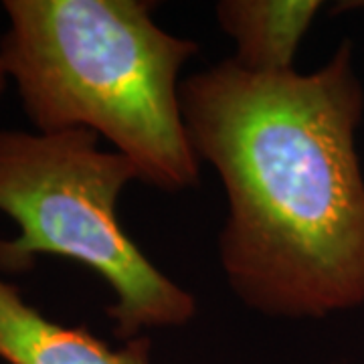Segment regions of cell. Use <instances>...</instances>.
<instances>
[{"label": "cell", "instance_id": "obj_1", "mask_svg": "<svg viewBox=\"0 0 364 364\" xmlns=\"http://www.w3.org/2000/svg\"><path fill=\"white\" fill-rule=\"evenodd\" d=\"M198 160L219 172L227 284L269 318L364 306V87L344 39L312 73H255L225 59L181 85Z\"/></svg>", "mask_w": 364, "mask_h": 364}, {"label": "cell", "instance_id": "obj_5", "mask_svg": "<svg viewBox=\"0 0 364 364\" xmlns=\"http://www.w3.org/2000/svg\"><path fill=\"white\" fill-rule=\"evenodd\" d=\"M322 9L320 0H223L215 14L237 45L231 57L237 65L255 73H287Z\"/></svg>", "mask_w": 364, "mask_h": 364}, {"label": "cell", "instance_id": "obj_4", "mask_svg": "<svg viewBox=\"0 0 364 364\" xmlns=\"http://www.w3.org/2000/svg\"><path fill=\"white\" fill-rule=\"evenodd\" d=\"M0 360L6 364H152L150 338L112 346L87 328L57 324L0 279Z\"/></svg>", "mask_w": 364, "mask_h": 364}, {"label": "cell", "instance_id": "obj_6", "mask_svg": "<svg viewBox=\"0 0 364 364\" xmlns=\"http://www.w3.org/2000/svg\"><path fill=\"white\" fill-rule=\"evenodd\" d=\"M9 71H6V65H4V61H2V57H0V95H2V91L6 90V83H9Z\"/></svg>", "mask_w": 364, "mask_h": 364}, {"label": "cell", "instance_id": "obj_3", "mask_svg": "<svg viewBox=\"0 0 364 364\" xmlns=\"http://www.w3.org/2000/svg\"><path fill=\"white\" fill-rule=\"evenodd\" d=\"M91 130L0 132V210L18 233L0 239V269L28 272L41 255L90 267L114 294L117 338L191 322L196 299L158 269L124 231L117 203L138 170L97 146Z\"/></svg>", "mask_w": 364, "mask_h": 364}, {"label": "cell", "instance_id": "obj_7", "mask_svg": "<svg viewBox=\"0 0 364 364\" xmlns=\"http://www.w3.org/2000/svg\"><path fill=\"white\" fill-rule=\"evenodd\" d=\"M354 9H364V0H358V2H338L336 4V11H354Z\"/></svg>", "mask_w": 364, "mask_h": 364}, {"label": "cell", "instance_id": "obj_2", "mask_svg": "<svg viewBox=\"0 0 364 364\" xmlns=\"http://www.w3.org/2000/svg\"><path fill=\"white\" fill-rule=\"evenodd\" d=\"M146 0H4L0 57L39 132L91 130L160 191L198 186L181 71L198 43L160 28Z\"/></svg>", "mask_w": 364, "mask_h": 364}]
</instances>
